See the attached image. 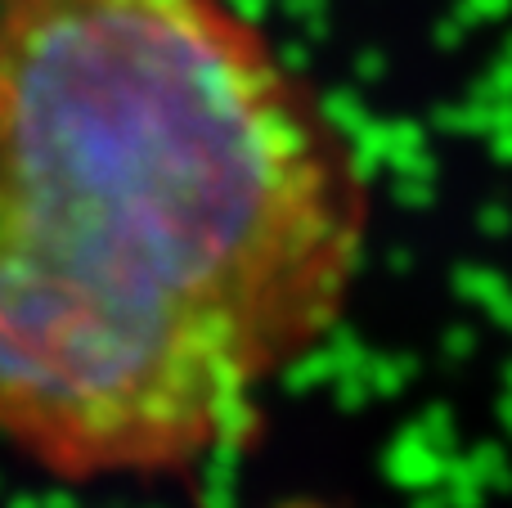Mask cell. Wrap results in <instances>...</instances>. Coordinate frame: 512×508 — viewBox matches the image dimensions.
<instances>
[{
	"label": "cell",
	"mask_w": 512,
	"mask_h": 508,
	"mask_svg": "<svg viewBox=\"0 0 512 508\" xmlns=\"http://www.w3.org/2000/svg\"><path fill=\"white\" fill-rule=\"evenodd\" d=\"M373 185L243 0H0V446L68 486L243 446L342 324Z\"/></svg>",
	"instance_id": "1"
}]
</instances>
